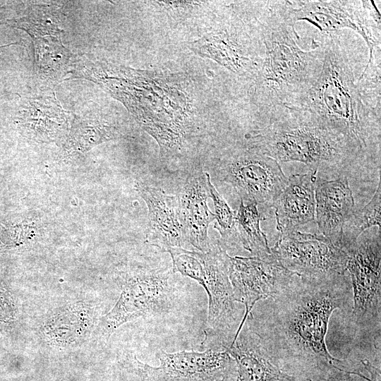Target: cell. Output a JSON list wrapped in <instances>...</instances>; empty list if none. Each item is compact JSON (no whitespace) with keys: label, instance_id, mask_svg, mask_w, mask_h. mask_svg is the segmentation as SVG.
I'll list each match as a JSON object with an SVG mask.
<instances>
[{"label":"cell","instance_id":"1","mask_svg":"<svg viewBox=\"0 0 381 381\" xmlns=\"http://www.w3.org/2000/svg\"><path fill=\"white\" fill-rule=\"evenodd\" d=\"M347 276L325 281L300 278L280 294L260 301L256 312H250L245 322L279 362L296 361L348 373L344 361L331 355L325 342L332 312L352 308V288Z\"/></svg>","mask_w":381,"mask_h":381},{"label":"cell","instance_id":"2","mask_svg":"<svg viewBox=\"0 0 381 381\" xmlns=\"http://www.w3.org/2000/svg\"><path fill=\"white\" fill-rule=\"evenodd\" d=\"M319 66L285 107L342 137L358 153L380 144V111L363 95L337 32L322 35Z\"/></svg>","mask_w":381,"mask_h":381},{"label":"cell","instance_id":"3","mask_svg":"<svg viewBox=\"0 0 381 381\" xmlns=\"http://www.w3.org/2000/svg\"><path fill=\"white\" fill-rule=\"evenodd\" d=\"M255 15L264 47L262 65L251 85L252 100L265 121L277 116L308 82L320 64V42L298 46L290 1L257 3Z\"/></svg>","mask_w":381,"mask_h":381},{"label":"cell","instance_id":"4","mask_svg":"<svg viewBox=\"0 0 381 381\" xmlns=\"http://www.w3.org/2000/svg\"><path fill=\"white\" fill-rule=\"evenodd\" d=\"M247 145L277 162H298L318 171L358 154L341 136L313 122L305 113L286 108L248 134Z\"/></svg>","mask_w":381,"mask_h":381},{"label":"cell","instance_id":"5","mask_svg":"<svg viewBox=\"0 0 381 381\" xmlns=\"http://www.w3.org/2000/svg\"><path fill=\"white\" fill-rule=\"evenodd\" d=\"M174 273L198 282L208 296L205 339L209 349L225 350L232 343L244 312L236 301L229 277V255L218 241L206 252L172 248L167 250Z\"/></svg>","mask_w":381,"mask_h":381},{"label":"cell","instance_id":"6","mask_svg":"<svg viewBox=\"0 0 381 381\" xmlns=\"http://www.w3.org/2000/svg\"><path fill=\"white\" fill-rule=\"evenodd\" d=\"M295 20H306L322 35L349 28L366 42L369 59L365 67L380 68V14L372 1H290Z\"/></svg>","mask_w":381,"mask_h":381},{"label":"cell","instance_id":"7","mask_svg":"<svg viewBox=\"0 0 381 381\" xmlns=\"http://www.w3.org/2000/svg\"><path fill=\"white\" fill-rule=\"evenodd\" d=\"M346 254L353 296L351 320L358 332L373 334L380 346V233L358 239Z\"/></svg>","mask_w":381,"mask_h":381},{"label":"cell","instance_id":"8","mask_svg":"<svg viewBox=\"0 0 381 381\" xmlns=\"http://www.w3.org/2000/svg\"><path fill=\"white\" fill-rule=\"evenodd\" d=\"M216 177L230 185L241 201L272 205L287 178L278 162L246 145L226 152L214 167Z\"/></svg>","mask_w":381,"mask_h":381},{"label":"cell","instance_id":"9","mask_svg":"<svg viewBox=\"0 0 381 381\" xmlns=\"http://www.w3.org/2000/svg\"><path fill=\"white\" fill-rule=\"evenodd\" d=\"M167 266L140 267L127 273L115 306L102 318L107 332L148 314L162 313L171 306L176 289Z\"/></svg>","mask_w":381,"mask_h":381},{"label":"cell","instance_id":"10","mask_svg":"<svg viewBox=\"0 0 381 381\" xmlns=\"http://www.w3.org/2000/svg\"><path fill=\"white\" fill-rule=\"evenodd\" d=\"M272 255L284 267L308 281H325L347 272L348 255L322 234L297 229L280 233Z\"/></svg>","mask_w":381,"mask_h":381},{"label":"cell","instance_id":"11","mask_svg":"<svg viewBox=\"0 0 381 381\" xmlns=\"http://www.w3.org/2000/svg\"><path fill=\"white\" fill-rule=\"evenodd\" d=\"M190 49L252 83L260 71L264 54L255 16L253 25L247 29L240 20L232 17L222 28L193 42Z\"/></svg>","mask_w":381,"mask_h":381},{"label":"cell","instance_id":"12","mask_svg":"<svg viewBox=\"0 0 381 381\" xmlns=\"http://www.w3.org/2000/svg\"><path fill=\"white\" fill-rule=\"evenodd\" d=\"M228 271L235 299L245 307L239 328L257 303L280 294L301 278L272 255L267 258L229 256Z\"/></svg>","mask_w":381,"mask_h":381},{"label":"cell","instance_id":"13","mask_svg":"<svg viewBox=\"0 0 381 381\" xmlns=\"http://www.w3.org/2000/svg\"><path fill=\"white\" fill-rule=\"evenodd\" d=\"M159 359V365L154 367L134 358V366L144 381H216L235 369L234 362L226 350L161 351Z\"/></svg>","mask_w":381,"mask_h":381},{"label":"cell","instance_id":"14","mask_svg":"<svg viewBox=\"0 0 381 381\" xmlns=\"http://www.w3.org/2000/svg\"><path fill=\"white\" fill-rule=\"evenodd\" d=\"M225 350L234 362L232 381H310L284 372L278 360L246 322Z\"/></svg>","mask_w":381,"mask_h":381},{"label":"cell","instance_id":"15","mask_svg":"<svg viewBox=\"0 0 381 381\" xmlns=\"http://www.w3.org/2000/svg\"><path fill=\"white\" fill-rule=\"evenodd\" d=\"M135 188L148 209L146 241L165 252L183 248L186 241L176 195L141 181H136Z\"/></svg>","mask_w":381,"mask_h":381},{"label":"cell","instance_id":"16","mask_svg":"<svg viewBox=\"0 0 381 381\" xmlns=\"http://www.w3.org/2000/svg\"><path fill=\"white\" fill-rule=\"evenodd\" d=\"M176 197L186 243L198 251L209 250L214 241L208 236V227L215 214L207 202L210 195L205 172L201 169L190 172Z\"/></svg>","mask_w":381,"mask_h":381},{"label":"cell","instance_id":"17","mask_svg":"<svg viewBox=\"0 0 381 381\" xmlns=\"http://www.w3.org/2000/svg\"><path fill=\"white\" fill-rule=\"evenodd\" d=\"M317 174V170L310 169L306 174L287 178L285 187L272 205L279 233L296 229L315 220Z\"/></svg>","mask_w":381,"mask_h":381},{"label":"cell","instance_id":"18","mask_svg":"<svg viewBox=\"0 0 381 381\" xmlns=\"http://www.w3.org/2000/svg\"><path fill=\"white\" fill-rule=\"evenodd\" d=\"M315 218L321 234L339 248L344 224L354 212L346 177L320 181L315 187Z\"/></svg>","mask_w":381,"mask_h":381},{"label":"cell","instance_id":"19","mask_svg":"<svg viewBox=\"0 0 381 381\" xmlns=\"http://www.w3.org/2000/svg\"><path fill=\"white\" fill-rule=\"evenodd\" d=\"M263 219L256 203L241 201L235 215L236 236L238 243L252 256L267 258L272 255L267 236L260 228Z\"/></svg>","mask_w":381,"mask_h":381},{"label":"cell","instance_id":"20","mask_svg":"<svg viewBox=\"0 0 381 381\" xmlns=\"http://www.w3.org/2000/svg\"><path fill=\"white\" fill-rule=\"evenodd\" d=\"M381 183L368 202L362 209L353 212L342 229L339 248L346 253L357 242L359 236L366 230L373 226H381Z\"/></svg>","mask_w":381,"mask_h":381},{"label":"cell","instance_id":"21","mask_svg":"<svg viewBox=\"0 0 381 381\" xmlns=\"http://www.w3.org/2000/svg\"><path fill=\"white\" fill-rule=\"evenodd\" d=\"M205 174L210 198L212 199L214 206L217 223L214 227L221 235V241H219L220 245L226 250L238 243L235 226L236 212L230 208L226 200L219 194L211 182L210 174L207 172Z\"/></svg>","mask_w":381,"mask_h":381},{"label":"cell","instance_id":"22","mask_svg":"<svg viewBox=\"0 0 381 381\" xmlns=\"http://www.w3.org/2000/svg\"><path fill=\"white\" fill-rule=\"evenodd\" d=\"M361 363L368 372V381H381L380 368L375 367L368 360H362Z\"/></svg>","mask_w":381,"mask_h":381},{"label":"cell","instance_id":"23","mask_svg":"<svg viewBox=\"0 0 381 381\" xmlns=\"http://www.w3.org/2000/svg\"><path fill=\"white\" fill-rule=\"evenodd\" d=\"M234 371L216 381H232V376L234 375Z\"/></svg>","mask_w":381,"mask_h":381},{"label":"cell","instance_id":"24","mask_svg":"<svg viewBox=\"0 0 381 381\" xmlns=\"http://www.w3.org/2000/svg\"><path fill=\"white\" fill-rule=\"evenodd\" d=\"M13 44H14V43H11V44H6V45H4V46H0V47H7V46L13 45Z\"/></svg>","mask_w":381,"mask_h":381}]
</instances>
